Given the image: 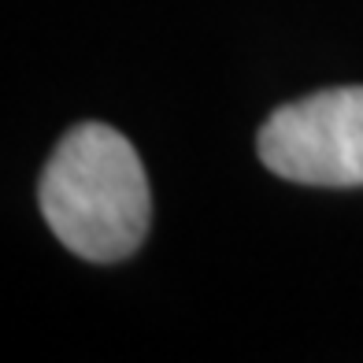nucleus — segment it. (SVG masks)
<instances>
[{
  "label": "nucleus",
  "mask_w": 363,
  "mask_h": 363,
  "mask_svg": "<svg viewBox=\"0 0 363 363\" xmlns=\"http://www.w3.org/2000/svg\"><path fill=\"white\" fill-rule=\"evenodd\" d=\"M38 204L52 234L82 259H126L148 234L152 196L145 167L119 130L82 123L41 171Z\"/></svg>",
  "instance_id": "f257e3e1"
},
{
  "label": "nucleus",
  "mask_w": 363,
  "mask_h": 363,
  "mask_svg": "<svg viewBox=\"0 0 363 363\" xmlns=\"http://www.w3.org/2000/svg\"><path fill=\"white\" fill-rule=\"evenodd\" d=\"M259 160L286 182L363 186V86L311 93L278 108L259 130Z\"/></svg>",
  "instance_id": "f03ea898"
}]
</instances>
